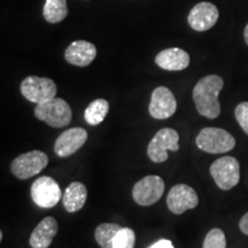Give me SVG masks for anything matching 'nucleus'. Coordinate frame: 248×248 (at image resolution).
Returning a JSON list of instances; mask_svg holds the SVG:
<instances>
[{"mask_svg": "<svg viewBox=\"0 0 248 248\" xmlns=\"http://www.w3.org/2000/svg\"><path fill=\"white\" fill-rule=\"evenodd\" d=\"M136 233L132 229L122 228L114 239V248H135Z\"/></svg>", "mask_w": 248, "mask_h": 248, "instance_id": "412c9836", "label": "nucleus"}, {"mask_svg": "<svg viewBox=\"0 0 248 248\" xmlns=\"http://www.w3.org/2000/svg\"><path fill=\"white\" fill-rule=\"evenodd\" d=\"M239 229L244 234L248 235V212L240 218L239 222Z\"/></svg>", "mask_w": 248, "mask_h": 248, "instance_id": "393cba45", "label": "nucleus"}, {"mask_svg": "<svg viewBox=\"0 0 248 248\" xmlns=\"http://www.w3.org/2000/svg\"><path fill=\"white\" fill-rule=\"evenodd\" d=\"M224 86V80L217 75H208L201 78L193 89V101L200 115L209 120L217 119L221 114L218 101L219 92Z\"/></svg>", "mask_w": 248, "mask_h": 248, "instance_id": "f257e3e1", "label": "nucleus"}, {"mask_svg": "<svg viewBox=\"0 0 248 248\" xmlns=\"http://www.w3.org/2000/svg\"><path fill=\"white\" fill-rule=\"evenodd\" d=\"M199 204V197L193 187L186 184L172 186L167 195V206L175 215H182L186 210L194 209Z\"/></svg>", "mask_w": 248, "mask_h": 248, "instance_id": "9d476101", "label": "nucleus"}, {"mask_svg": "<svg viewBox=\"0 0 248 248\" xmlns=\"http://www.w3.org/2000/svg\"><path fill=\"white\" fill-rule=\"evenodd\" d=\"M88 131L83 128H71L59 136L54 144V152L58 156L68 157L76 153L88 140Z\"/></svg>", "mask_w": 248, "mask_h": 248, "instance_id": "ddd939ff", "label": "nucleus"}, {"mask_svg": "<svg viewBox=\"0 0 248 248\" xmlns=\"http://www.w3.org/2000/svg\"><path fill=\"white\" fill-rule=\"evenodd\" d=\"M155 63L164 70H184L190 64V55L179 47L167 48L155 57Z\"/></svg>", "mask_w": 248, "mask_h": 248, "instance_id": "dca6fc26", "label": "nucleus"}, {"mask_svg": "<svg viewBox=\"0 0 248 248\" xmlns=\"http://www.w3.org/2000/svg\"><path fill=\"white\" fill-rule=\"evenodd\" d=\"M35 116L52 128H64L70 123L73 113L69 104L61 98H54L35 107Z\"/></svg>", "mask_w": 248, "mask_h": 248, "instance_id": "7ed1b4c3", "label": "nucleus"}, {"mask_svg": "<svg viewBox=\"0 0 248 248\" xmlns=\"http://www.w3.org/2000/svg\"><path fill=\"white\" fill-rule=\"evenodd\" d=\"M43 14L48 23L61 22L68 15L67 0H46Z\"/></svg>", "mask_w": 248, "mask_h": 248, "instance_id": "6ab92c4d", "label": "nucleus"}, {"mask_svg": "<svg viewBox=\"0 0 248 248\" xmlns=\"http://www.w3.org/2000/svg\"><path fill=\"white\" fill-rule=\"evenodd\" d=\"M59 230L58 222L54 217L47 216L31 232L29 244L31 248H48Z\"/></svg>", "mask_w": 248, "mask_h": 248, "instance_id": "2eb2a0df", "label": "nucleus"}, {"mask_svg": "<svg viewBox=\"0 0 248 248\" xmlns=\"http://www.w3.org/2000/svg\"><path fill=\"white\" fill-rule=\"evenodd\" d=\"M58 182L48 176L37 178L31 185V198L40 208H53L62 198Z\"/></svg>", "mask_w": 248, "mask_h": 248, "instance_id": "6e6552de", "label": "nucleus"}, {"mask_svg": "<svg viewBox=\"0 0 248 248\" xmlns=\"http://www.w3.org/2000/svg\"><path fill=\"white\" fill-rule=\"evenodd\" d=\"M209 171L216 185L223 191L231 190L240 181V166L233 156H222L215 160Z\"/></svg>", "mask_w": 248, "mask_h": 248, "instance_id": "20e7f679", "label": "nucleus"}, {"mask_svg": "<svg viewBox=\"0 0 248 248\" xmlns=\"http://www.w3.org/2000/svg\"><path fill=\"white\" fill-rule=\"evenodd\" d=\"M244 37H245V42H246V44L248 45V24L246 27H245V30H244Z\"/></svg>", "mask_w": 248, "mask_h": 248, "instance_id": "a878e982", "label": "nucleus"}, {"mask_svg": "<svg viewBox=\"0 0 248 248\" xmlns=\"http://www.w3.org/2000/svg\"><path fill=\"white\" fill-rule=\"evenodd\" d=\"M177 109L175 95L166 86H159L152 92L148 111L153 119L166 120L171 117Z\"/></svg>", "mask_w": 248, "mask_h": 248, "instance_id": "9b49d317", "label": "nucleus"}, {"mask_svg": "<svg viewBox=\"0 0 248 248\" xmlns=\"http://www.w3.org/2000/svg\"><path fill=\"white\" fill-rule=\"evenodd\" d=\"M235 119H237L238 123L244 130V132L248 135V102L244 101L240 102L234 110Z\"/></svg>", "mask_w": 248, "mask_h": 248, "instance_id": "5701e85b", "label": "nucleus"}, {"mask_svg": "<svg viewBox=\"0 0 248 248\" xmlns=\"http://www.w3.org/2000/svg\"><path fill=\"white\" fill-rule=\"evenodd\" d=\"M202 248H226V238L221 229H212L203 240Z\"/></svg>", "mask_w": 248, "mask_h": 248, "instance_id": "4be33fe9", "label": "nucleus"}, {"mask_svg": "<svg viewBox=\"0 0 248 248\" xmlns=\"http://www.w3.org/2000/svg\"><path fill=\"white\" fill-rule=\"evenodd\" d=\"M179 135L171 128H163L155 133L147 146L148 157L154 163H162L168 159V151L179 150Z\"/></svg>", "mask_w": 248, "mask_h": 248, "instance_id": "423d86ee", "label": "nucleus"}, {"mask_svg": "<svg viewBox=\"0 0 248 248\" xmlns=\"http://www.w3.org/2000/svg\"><path fill=\"white\" fill-rule=\"evenodd\" d=\"M218 9L212 2H199L191 9L187 22L195 31H207L215 26L218 21Z\"/></svg>", "mask_w": 248, "mask_h": 248, "instance_id": "f8f14e48", "label": "nucleus"}, {"mask_svg": "<svg viewBox=\"0 0 248 248\" xmlns=\"http://www.w3.org/2000/svg\"><path fill=\"white\" fill-rule=\"evenodd\" d=\"M97 57V47L86 40H76L66 48L64 59L77 67H88Z\"/></svg>", "mask_w": 248, "mask_h": 248, "instance_id": "4468645a", "label": "nucleus"}, {"mask_svg": "<svg viewBox=\"0 0 248 248\" xmlns=\"http://www.w3.org/2000/svg\"><path fill=\"white\" fill-rule=\"evenodd\" d=\"M122 226L115 223H101L94 231V238L101 248H114V239Z\"/></svg>", "mask_w": 248, "mask_h": 248, "instance_id": "aec40b11", "label": "nucleus"}, {"mask_svg": "<svg viewBox=\"0 0 248 248\" xmlns=\"http://www.w3.org/2000/svg\"><path fill=\"white\" fill-rule=\"evenodd\" d=\"M199 150L210 154H222L230 152L235 146V139L230 132L221 128H204L195 139Z\"/></svg>", "mask_w": 248, "mask_h": 248, "instance_id": "f03ea898", "label": "nucleus"}, {"mask_svg": "<svg viewBox=\"0 0 248 248\" xmlns=\"http://www.w3.org/2000/svg\"><path fill=\"white\" fill-rule=\"evenodd\" d=\"M88 200V188L80 182H74L62 195V202L68 213H76L84 207Z\"/></svg>", "mask_w": 248, "mask_h": 248, "instance_id": "f3484780", "label": "nucleus"}, {"mask_svg": "<svg viewBox=\"0 0 248 248\" xmlns=\"http://www.w3.org/2000/svg\"><path fill=\"white\" fill-rule=\"evenodd\" d=\"M109 104L105 99H95L86 107L84 113V119L90 125H98L106 119Z\"/></svg>", "mask_w": 248, "mask_h": 248, "instance_id": "a211bd4d", "label": "nucleus"}, {"mask_svg": "<svg viewBox=\"0 0 248 248\" xmlns=\"http://www.w3.org/2000/svg\"><path fill=\"white\" fill-rule=\"evenodd\" d=\"M148 248H175L173 247L172 243L168 239H161L159 241H156V243L152 245Z\"/></svg>", "mask_w": 248, "mask_h": 248, "instance_id": "b1692460", "label": "nucleus"}, {"mask_svg": "<svg viewBox=\"0 0 248 248\" xmlns=\"http://www.w3.org/2000/svg\"><path fill=\"white\" fill-rule=\"evenodd\" d=\"M21 93L27 100L33 104H44L57 95V84L47 77L28 76L21 83Z\"/></svg>", "mask_w": 248, "mask_h": 248, "instance_id": "39448f33", "label": "nucleus"}, {"mask_svg": "<svg viewBox=\"0 0 248 248\" xmlns=\"http://www.w3.org/2000/svg\"><path fill=\"white\" fill-rule=\"evenodd\" d=\"M164 187V181L160 176H145L133 185L132 198L139 206H152L162 198Z\"/></svg>", "mask_w": 248, "mask_h": 248, "instance_id": "1a4fd4ad", "label": "nucleus"}, {"mask_svg": "<svg viewBox=\"0 0 248 248\" xmlns=\"http://www.w3.org/2000/svg\"><path fill=\"white\" fill-rule=\"evenodd\" d=\"M48 164V156L42 151H31L15 157L11 171L18 179H28L38 175Z\"/></svg>", "mask_w": 248, "mask_h": 248, "instance_id": "0eeeda50", "label": "nucleus"}, {"mask_svg": "<svg viewBox=\"0 0 248 248\" xmlns=\"http://www.w3.org/2000/svg\"><path fill=\"white\" fill-rule=\"evenodd\" d=\"M2 238H4V233H2V231H0V240H2Z\"/></svg>", "mask_w": 248, "mask_h": 248, "instance_id": "bb28decb", "label": "nucleus"}]
</instances>
